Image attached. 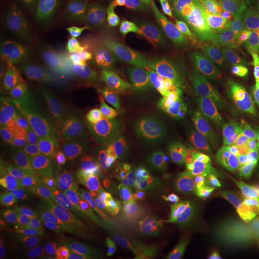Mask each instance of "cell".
<instances>
[{
	"label": "cell",
	"instance_id": "cell-1",
	"mask_svg": "<svg viewBox=\"0 0 259 259\" xmlns=\"http://www.w3.org/2000/svg\"><path fill=\"white\" fill-rule=\"evenodd\" d=\"M19 199L32 219L56 241L65 259H112L76 212L62 181L40 199Z\"/></svg>",
	"mask_w": 259,
	"mask_h": 259
},
{
	"label": "cell",
	"instance_id": "cell-2",
	"mask_svg": "<svg viewBox=\"0 0 259 259\" xmlns=\"http://www.w3.org/2000/svg\"><path fill=\"white\" fill-rule=\"evenodd\" d=\"M10 45L15 59L34 74L56 84L66 83L67 71L59 47L31 8L26 7L19 14Z\"/></svg>",
	"mask_w": 259,
	"mask_h": 259
},
{
	"label": "cell",
	"instance_id": "cell-3",
	"mask_svg": "<svg viewBox=\"0 0 259 259\" xmlns=\"http://www.w3.org/2000/svg\"><path fill=\"white\" fill-rule=\"evenodd\" d=\"M64 105L52 93L21 81H8L1 87V115L19 122L27 129L54 126L62 120Z\"/></svg>",
	"mask_w": 259,
	"mask_h": 259
},
{
	"label": "cell",
	"instance_id": "cell-4",
	"mask_svg": "<svg viewBox=\"0 0 259 259\" xmlns=\"http://www.w3.org/2000/svg\"><path fill=\"white\" fill-rule=\"evenodd\" d=\"M81 107L85 120L109 143L136 148L140 146L142 139L145 140L146 127L139 114L115 108L95 94L85 95Z\"/></svg>",
	"mask_w": 259,
	"mask_h": 259
},
{
	"label": "cell",
	"instance_id": "cell-5",
	"mask_svg": "<svg viewBox=\"0 0 259 259\" xmlns=\"http://www.w3.org/2000/svg\"><path fill=\"white\" fill-rule=\"evenodd\" d=\"M38 140L57 158L94 166H110L111 159L94 139L73 130L47 127L37 134Z\"/></svg>",
	"mask_w": 259,
	"mask_h": 259
},
{
	"label": "cell",
	"instance_id": "cell-6",
	"mask_svg": "<svg viewBox=\"0 0 259 259\" xmlns=\"http://www.w3.org/2000/svg\"><path fill=\"white\" fill-rule=\"evenodd\" d=\"M120 0H76L71 37L80 47H96L118 16Z\"/></svg>",
	"mask_w": 259,
	"mask_h": 259
},
{
	"label": "cell",
	"instance_id": "cell-7",
	"mask_svg": "<svg viewBox=\"0 0 259 259\" xmlns=\"http://www.w3.org/2000/svg\"><path fill=\"white\" fill-rule=\"evenodd\" d=\"M177 11L171 0H140L133 10L130 31L141 42L164 44L170 40Z\"/></svg>",
	"mask_w": 259,
	"mask_h": 259
},
{
	"label": "cell",
	"instance_id": "cell-8",
	"mask_svg": "<svg viewBox=\"0 0 259 259\" xmlns=\"http://www.w3.org/2000/svg\"><path fill=\"white\" fill-rule=\"evenodd\" d=\"M201 154L216 175L235 187L258 186L259 167L242 157L222 139H204Z\"/></svg>",
	"mask_w": 259,
	"mask_h": 259
},
{
	"label": "cell",
	"instance_id": "cell-9",
	"mask_svg": "<svg viewBox=\"0 0 259 259\" xmlns=\"http://www.w3.org/2000/svg\"><path fill=\"white\" fill-rule=\"evenodd\" d=\"M234 114L219 99L201 88L187 101L189 128L206 139H222L232 129Z\"/></svg>",
	"mask_w": 259,
	"mask_h": 259
},
{
	"label": "cell",
	"instance_id": "cell-10",
	"mask_svg": "<svg viewBox=\"0 0 259 259\" xmlns=\"http://www.w3.org/2000/svg\"><path fill=\"white\" fill-rule=\"evenodd\" d=\"M213 18L203 10L186 5L177 11L170 41L189 55L205 52L213 41Z\"/></svg>",
	"mask_w": 259,
	"mask_h": 259
},
{
	"label": "cell",
	"instance_id": "cell-11",
	"mask_svg": "<svg viewBox=\"0 0 259 259\" xmlns=\"http://www.w3.org/2000/svg\"><path fill=\"white\" fill-rule=\"evenodd\" d=\"M81 185L91 199L104 229L117 243L123 244L132 234L133 225L125 205L93 177H82Z\"/></svg>",
	"mask_w": 259,
	"mask_h": 259
},
{
	"label": "cell",
	"instance_id": "cell-12",
	"mask_svg": "<svg viewBox=\"0 0 259 259\" xmlns=\"http://www.w3.org/2000/svg\"><path fill=\"white\" fill-rule=\"evenodd\" d=\"M200 85L242 120L259 128V95L232 80L214 73H204Z\"/></svg>",
	"mask_w": 259,
	"mask_h": 259
},
{
	"label": "cell",
	"instance_id": "cell-13",
	"mask_svg": "<svg viewBox=\"0 0 259 259\" xmlns=\"http://www.w3.org/2000/svg\"><path fill=\"white\" fill-rule=\"evenodd\" d=\"M14 129L15 139L10 146L7 157V174L14 182H20L39 165H49L27 128L19 123H10Z\"/></svg>",
	"mask_w": 259,
	"mask_h": 259
},
{
	"label": "cell",
	"instance_id": "cell-14",
	"mask_svg": "<svg viewBox=\"0 0 259 259\" xmlns=\"http://www.w3.org/2000/svg\"><path fill=\"white\" fill-rule=\"evenodd\" d=\"M32 221L31 214L19 197L8 194L1 196V254L11 253L15 244L27 235Z\"/></svg>",
	"mask_w": 259,
	"mask_h": 259
},
{
	"label": "cell",
	"instance_id": "cell-15",
	"mask_svg": "<svg viewBox=\"0 0 259 259\" xmlns=\"http://www.w3.org/2000/svg\"><path fill=\"white\" fill-rule=\"evenodd\" d=\"M145 143L160 157L175 163L189 165L199 159L194 146L175 129H146Z\"/></svg>",
	"mask_w": 259,
	"mask_h": 259
},
{
	"label": "cell",
	"instance_id": "cell-16",
	"mask_svg": "<svg viewBox=\"0 0 259 259\" xmlns=\"http://www.w3.org/2000/svg\"><path fill=\"white\" fill-rule=\"evenodd\" d=\"M176 255L178 259H244L245 249L239 238H216L207 234L192 246L178 245Z\"/></svg>",
	"mask_w": 259,
	"mask_h": 259
},
{
	"label": "cell",
	"instance_id": "cell-17",
	"mask_svg": "<svg viewBox=\"0 0 259 259\" xmlns=\"http://www.w3.org/2000/svg\"><path fill=\"white\" fill-rule=\"evenodd\" d=\"M197 182L214 204L228 213L233 221L241 224L240 197L234 185L212 174L199 178Z\"/></svg>",
	"mask_w": 259,
	"mask_h": 259
},
{
	"label": "cell",
	"instance_id": "cell-18",
	"mask_svg": "<svg viewBox=\"0 0 259 259\" xmlns=\"http://www.w3.org/2000/svg\"><path fill=\"white\" fill-rule=\"evenodd\" d=\"M122 246L123 259H171L157 232L149 228L132 233Z\"/></svg>",
	"mask_w": 259,
	"mask_h": 259
},
{
	"label": "cell",
	"instance_id": "cell-19",
	"mask_svg": "<svg viewBox=\"0 0 259 259\" xmlns=\"http://www.w3.org/2000/svg\"><path fill=\"white\" fill-rule=\"evenodd\" d=\"M58 178L50 165H39L19 182L22 198L40 199L48 194L55 186Z\"/></svg>",
	"mask_w": 259,
	"mask_h": 259
},
{
	"label": "cell",
	"instance_id": "cell-20",
	"mask_svg": "<svg viewBox=\"0 0 259 259\" xmlns=\"http://www.w3.org/2000/svg\"><path fill=\"white\" fill-rule=\"evenodd\" d=\"M229 15L221 8L213 17V42L222 54L236 52L240 47V37L229 23Z\"/></svg>",
	"mask_w": 259,
	"mask_h": 259
},
{
	"label": "cell",
	"instance_id": "cell-21",
	"mask_svg": "<svg viewBox=\"0 0 259 259\" xmlns=\"http://www.w3.org/2000/svg\"><path fill=\"white\" fill-rule=\"evenodd\" d=\"M201 221L207 233L216 238H226L231 236L236 230V225L232 219L215 210L208 203L205 195H201Z\"/></svg>",
	"mask_w": 259,
	"mask_h": 259
},
{
	"label": "cell",
	"instance_id": "cell-22",
	"mask_svg": "<svg viewBox=\"0 0 259 259\" xmlns=\"http://www.w3.org/2000/svg\"><path fill=\"white\" fill-rule=\"evenodd\" d=\"M208 233L201 221V219L189 217L182 220L175 227L173 236L179 246L189 247L201 240Z\"/></svg>",
	"mask_w": 259,
	"mask_h": 259
},
{
	"label": "cell",
	"instance_id": "cell-23",
	"mask_svg": "<svg viewBox=\"0 0 259 259\" xmlns=\"http://www.w3.org/2000/svg\"><path fill=\"white\" fill-rule=\"evenodd\" d=\"M27 237L38 252L47 255L50 258L55 259L62 253L59 246L57 245L56 241L52 238V236L39 225H37L34 220L31 224L30 230L27 233Z\"/></svg>",
	"mask_w": 259,
	"mask_h": 259
},
{
	"label": "cell",
	"instance_id": "cell-24",
	"mask_svg": "<svg viewBox=\"0 0 259 259\" xmlns=\"http://www.w3.org/2000/svg\"><path fill=\"white\" fill-rule=\"evenodd\" d=\"M177 59H182V55L176 51L163 55H157L154 53H141L133 57L134 62L139 65L140 70L144 74L150 76L157 74L160 72L167 62Z\"/></svg>",
	"mask_w": 259,
	"mask_h": 259
},
{
	"label": "cell",
	"instance_id": "cell-25",
	"mask_svg": "<svg viewBox=\"0 0 259 259\" xmlns=\"http://www.w3.org/2000/svg\"><path fill=\"white\" fill-rule=\"evenodd\" d=\"M162 93L157 81L150 75L139 77L135 85V99L140 106H148L157 102Z\"/></svg>",
	"mask_w": 259,
	"mask_h": 259
},
{
	"label": "cell",
	"instance_id": "cell-26",
	"mask_svg": "<svg viewBox=\"0 0 259 259\" xmlns=\"http://www.w3.org/2000/svg\"><path fill=\"white\" fill-rule=\"evenodd\" d=\"M139 116L146 129H173L171 122L160 115L155 104L142 106V109L139 111Z\"/></svg>",
	"mask_w": 259,
	"mask_h": 259
},
{
	"label": "cell",
	"instance_id": "cell-27",
	"mask_svg": "<svg viewBox=\"0 0 259 259\" xmlns=\"http://www.w3.org/2000/svg\"><path fill=\"white\" fill-rule=\"evenodd\" d=\"M239 64L247 70L259 65V42L254 40H247L240 48Z\"/></svg>",
	"mask_w": 259,
	"mask_h": 259
},
{
	"label": "cell",
	"instance_id": "cell-28",
	"mask_svg": "<svg viewBox=\"0 0 259 259\" xmlns=\"http://www.w3.org/2000/svg\"><path fill=\"white\" fill-rule=\"evenodd\" d=\"M11 254L17 259H52L38 252L26 236L20 238L13 247Z\"/></svg>",
	"mask_w": 259,
	"mask_h": 259
},
{
	"label": "cell",
	"instance_id": "cell-29",
	"mask_svg": "<svg viewBox=\"0 0 259 259\" xmlns=\"http://www.w3.org/2000/svg\"><path fill=\"white\" fill-rule=\"evenodd\" d=\"M155 105L160 115L164 119L170 122L184 119L186 115L185 108L182 105H179L178 103L174 102L173 99L157 101L155 103Z\"/></svg>",
	"mask_w": 259,
	"mask_h": 259
},
{
	"label": "cell",
	"instance_id": "cell-30",
	"mask_svg": "<svg viewBox=\"0 0 259 259\" xmlns=\"http://www.w3.org/2000/svg\"><path fill=\"white\" fill-rule=\"evenodd\" d=\"M41 6L59 18L67 17L74 8L76 0H37Z\"/></svg>",
	"mask_w": 259,
	"mask_h": 259
},
{
	"label": "cell",
	"instance_id": "cell-31",
	"mask_svg": "<svg viewBox=\"0 0 259 259\" xmlns=\"http://www.w3.org/2000/svg\"><path fill=\"white\" fill-rule=\"evenodd\" d=\"M250 1L249 0H228L221 9L231 16L232 13H246L249 12Z\"/></svg>",
	"mask_w": 259,
	"mask_h": 259
},
{
	"label": "cell",
	"instance_id": "cell-32",
	"mask_svg": "<svg viewBox=\"0 0 259 259\" xmlns=\"http://www.w3.org/2000/svg\"><path fill=\"white\" fill-rule=\"evenodd\" d=\"M8 132L6 127L2 125L1 127V145H0V157L1 160L3 159V157L5 156L7 152V142H8Z\"/></svg>",
	"mask_w": 259,
	"mask_h": 259
},
{
	"label": "cell",
	"instance_id": "cell-33",
	"mask_svg": "<svg viewBox=\"0 0 259 259\" xmlns=\"http://www.w3.org/2000/svg\"><path fill=\"white\" fill-rule=\"evenodd\" d=\"M249 1H250L249 13L256 19H259V0H249Z\"/></svg>",
	"mask_w": 259,
	"mask_h": 259
},
{
	"label": "cell",
	"instance_id": "cell-34",
	"mask_svg": "<svg viewBox=\"0 0 259 259\" xmlns=\"http://www.w3.org/2000/svg\"><path fill=\"white\" fill-rule=\"evenodd\" d=\"M1 259H17L11 253H3L1 254Z\"/></svg>",
	"mask_w": 259,
	"mask_h": 259
},
{
	"label": "cell",
	"instance_id": "cell-35",
	"mask_svg": "<svg viewBox=\"0 0 259 259\" xmlns=\"http://www.w3.org/2000/svg\"><path fill=\"white\" fill-rule=\"evenodd\" d=\"M254 144H255V149H256V153H257V157H258L259 159V135H257L256 138H255Z\"/></svg>",
	"mask_w": 259,
	"mask_h": 259
},
{
	"label": "cell",
	"instance_id": "cell-36",
	"mask_svg": "<svg viewBox=\"0 0 259 259\" xmlns=\"http://www.w3.org/2000/svg\"><path fill=\"white\" fill-rule=\"evenodd\" d=\"M55 259H65V255L63 253H61L59 256H57Z\"/></svg>",
	"mask_w": 259,
	"mask_h": 259
}]
</instances>
